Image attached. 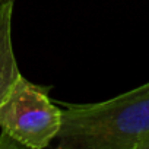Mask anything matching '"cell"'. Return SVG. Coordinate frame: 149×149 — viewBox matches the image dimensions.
<instances>
[{
  "label": "cell",
  "instance_id": "cell-1",
  "mask_svg": "<svg viewBox=\"0 0 149 149\" xmlns=\"http://www.w3.org/2000/svg\"><path fill=\"white\" fill-rule=\"evenodd\" d=\"M60 149H142L149 139V84L111 100L63 104Z\"/></svg>",
  "mask_w": 149,
  "mask_h": 149
},
{
  "label": "cell",
  "instance_id": "cell-2",
  "mask_svg": "<svg viewBox=\"0 0 149 149\" xmlns=\"http://www.w3.org/2000/svg\"><path fill=\"white\" fill-rule=\"evenodd\" d=\"M61 108L48 95V88L29 82L22 74L0 104V129L28 149H45L57 139Z\"/></svg>",
  "mask_w": 149,
  "mask_h": 149
},
{
  "label": "cell",
  "instance_id": "cell-3",
  "mask_svg": "<svg viewBox=\"0 0 149 149\" xmlns=\"http://www.w3.org/2000/svg\"><path fill=\"white\" fill-rule=\"evenodd\" d=\"M13 2L0 5V104L21 76L12 44Z\"/></svg>",
  "mask_w": 149,
  "mask_h": 149
},
{
  "label": "cell",
  "instance_id": "cell-4",
  "mask_svg": "<svg viewBox=\"0 0 149 149\" xmlns=\"http://www.w3.org/2000/svg\"><path fill=\"white\" fill-rule=\"evenodd\" d=\"M12 148H21V145L18 142H15L12 137L2 133L0 134V149H12Z\"/></svg>",
  "mask_w": 149,
  "mask_h": 149
},
{
  "label": "cell",
  "instance_id": "cell-5",
  "mask_svg": "<svg viewBox=\"0 0 149 149\" xmlns=\"http://www.w3.org/2000/svg\"><path fill=\"white\" fill-rule=\"evenodd\" d=\"M142 149H149V139L143 143V146H142Z\"/></svg>",
  "mask_w": 149,
  "mask_h": 149
},
{
  "label": "cell",
  "instance_id": "cell-6",
  "mask_svg": "<svg viewBox=\"0 0 149 149\" xmlns=\"http://www.w3.org/2000/svg\"><path fill=\"white\" fill-rule=\"evenodd\" d=\"M8 2H15V0H0V5H3V3H8Z\"/></svg>",
  "mask_w": 149,
  "mask_h": 149
},
{
  "label": "cell",
  "instance_id": "cell-7",
  "mask_svg": "<svg viewBox=\"0 0 149 149\" xmlns=\"http://www.w3.org/2000/svg\"><path fill=\"white\" fill-rule=\"evenodd\" d=\"M148 84H149V82H148Z\"/></svg>",
  "mask_w": 149,
  "mask_h": 149
}]
</instances>
